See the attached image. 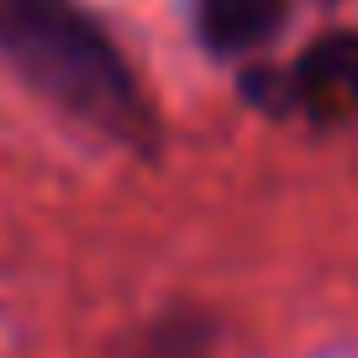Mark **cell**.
I'll list each match as a JSON object with an SVG mask.
<instances>
[{"label": "cell", "instance_id": "1", "mask_svg": "<svg viewBox=\"0 0 358 358\" xmlns=\"http://www.w3.org/2000/svg\"><path fill=\"white\" fill-rule=\"evenodd\" d=\"M0 53L37 95L122 143L148 137V101L101 22L74 0H0Z\"/></svg>", "mask_w": 358, "mask_h": 358}, {"label": "cell", "instance_id": "2", "mask_svg": "<svg viewBox=\"0 0 358 358\" xmlns=\"http://www.w3.org/2000/svg\"><path fill=\"white\" fill-rule=\"evenodd\" d=\"M248 90L253 101L322 127L358 122V32H322L280 79H248Z\"/></svg>", "mask_w": 358, "mask_h": 358}, {"label": "cell", "instance_id": "3", "mask_svg": "<svg viewBox=\"0 0 358 358\" xmlns=\"http://www.w3.org/2000/svg\"><path fill=\"white\" fill-rule=\"evenodd\" d=\"M290 0H195V27H201L211 53H253L285 27Z\"/></svg>", "mask_w": 358, "mask_h": 358}]
</instances>
